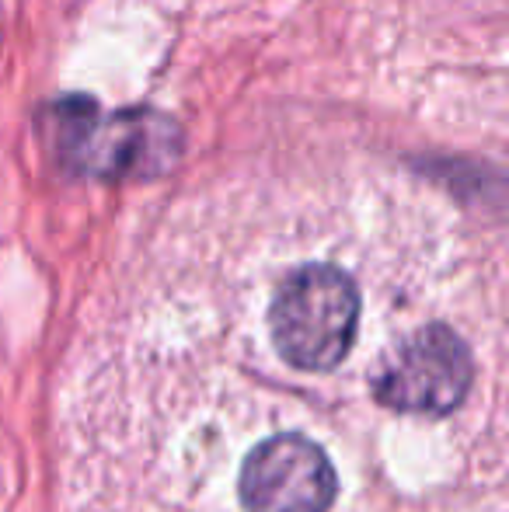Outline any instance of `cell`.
Here are the masks:
<instances>
[{"label": "cell", "mask_w": 509, "mask_h": 512, "mask_svg": "<svg viewBox=\"0 0 509 512\" xmlns=\"http://www.w3.org/2000/svg\"><path fill=\"white\" fill-rule=\"evenodd\" d=\"M367 293L335 255L297 258L276 276L265 304V331L286 366L332 373L360 338Z\"/></svg>", "instance_id": "obj_1"}, {"label": "cell", "mask_w": 509, "mask_h": 512, "mask_svg": "<svg viewBox=\"0 0 509 512\" xmlns=\"http://www.w3.org/2000/svg\"><path fill=\"white\" fill-rule=\"evenodd\" d=\"M475 352L468 338L443 321H429L398 338L370 377L377 405L415 415H450L475 384Z\"/></svg>", "instance_id": "obj_2"}, {"label": "cell", "mask_w": 509, "mask_h": 512, "mask_svg": "<svg viewBox=\"0 0 509 512\" xmlns=\"http://www.w3.org/2000/svg\"><path fill=\"white\" fill-rule=\"evenodd\" d=\"M339 499V474L325 446L300 432L269 436L245 457L238 502L245 512H328Z\"/></svg>", "instance_id": "obj_3"}]
</instances>
